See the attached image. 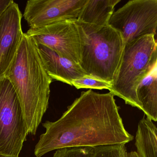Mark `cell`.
<instances>
[{
	"label": "cell",
	"instance_id": "obj_15",
	"mask_svg": "<svg viewBox=\"0 0 157 157\" xmlns=\"http://www.w3.org/2000/svg\"><path fill=\"white\" fill-rule=\"evenodd\" d=\"M72 86L76 89H90V90H108L111 89V84L104 81L91 76H84L78 79L74 80L71 82Z\"/></svg>",
	"mask_w": 157,
	"mask_h": 157
},
{
	"label": "cell",
	"instance_id": "obj_8",
	"mask_svg": "<svg viewBox=\"0 0 157 157\" xmlns=\"http://www.w3.org/2000/svg\"><path fill=\"white\" fill-rule=\"evenodd\" d=\"M87 0H29L23 16L31 28L77 20Z\"/></svg>",
	"mask_w": 157,
	"mask_h": 157
},
{
	"label": "cell",
	"instance_id": "obj_5",
	"mask_svg": "<svg viewBox=\"0 0 157 157\" xmlns=\"http://www.w3.org/2000/svg\"><path fill=\"white\" fill-rule=\"evenodd\" d=\"M28 134L16 92L3 78L0 80V153L19 157Z\"/></svg>",
	"mask_w": 157,
	"mask_h": 157
},
{
	"label": "cell",
	"instance_id": "obj_16",
	"mask_svg": "<svg viewBox=\"0 0 157 157\" xmlns=\"http://www.w3.org/2000/svg\"><path fill=\"white\" fill-rule=\"evenodd\" d=\"M94 149L91 147H76L57 150L53 157H93Z\"/></svg>",
	"mask_w": 157,
	"mask_h": 157
},
{
	"label": "cell",
	"instance_id": "obj_1",
	"mask_svg": "<svg viewBox=\"0 0 157 157\" xmlns=\"http://www.w3.org/2000/svg\"><path fill=\"white\" fill-rule=\"evenodd\" d=\"M119 110L110 92H82L58 120L43 124L46 131L36 145L35 155L65 148L128 143L134 136L125 128Z\"/></svg>",
	"mask_w": 157,
	"mask_h": 157
},
{
	"label": "cell",
	"instance_id": "obj_17",
	"mask_svg": "<svg viewBox=\"0 0 157 157\" xmlns=\"http://www.w3.org/2000/svg\"><path fill=\"white\" fill-rule=\"evenodd\" d=\"M10 1L11 0H0V15L8 7Z\"/></svg>",
	"mask_w": 157,
	"mask_h": 157
},
{
	"label": "cell",
	"instance_id": "obj_6",
	"mask_svg": "<svg viewBox=\"0 0 157 157\" xmlns=\"http://www.w3.org/2000/svg\"><path fill=\"white\" fill-rule=\"evenodd\" d=\"M109 25L121 35L125 44L148 35H156L157 0H131L114 12Z\"/></svg>",
	"mask_w": 157,
	"mask_h": 157
},
{
	"label": "cell",
	"instance_id": "obj_4",
	"mask_svg": "<svg viewBox=\"0 0 157 157\" xmlns=\"http://www.w3.org/2000/svg\"><path fill=\"white\" fill-rule=\"evenodd\" d=\"M157 65L155 36H144L127 43L116 77L109 91L114 96L124 100L126 104L142 110L136 89Z\"/></svg>",
	"mask_w": 157,
	"mask_h": 157
},
{
	"label": "cell",
	"instance_id": "obj_7",
	"mask_svg": "<svg viewBox=\"0 0 157 157\" xmlns=\"http://www.w3.org/2000/svg\"><path fill=\"white\" fill-rule=\"evenodd\" d=\"M36 45H43L75 64L79 65L81 41L76 20H66L38 28H30L25 33Z\"/></svg>",
	"mask_w": 157,
	"mask_h": 157
},
{
	"label": "cell",
	"instance_id": "obj_9",
	"mask_svg": "<svg viewBox=\"0 0 157 157\" xmlns=\"http://www.w3.org/2000/svg\"><path fill=\"white\" fill-rule=\"evenodd\" d=\"M22 16L18 4L12 0L0 15V80L5 78L21 42Z\"/></svg>",
	"mask_w": 157,
	"mask_h": 157
},
{
	"label": "cell",
	"instance_id": "obj_2",
	"mask_svg": "<svg viewBox=\"0 0 157 157\" xmlns=\"http://www.w3.org/2000/svg\"><path fill=\"white\" fill-rule=\"evenodd\" d=\"M5 78L16 92L28 132L35 135L48 108L52 79L46 70L38 47L25 33Z\"/></svg>",
	"mask_w": 157,
	"mask_h": 157
},
{
	"label": "cell",
	"instance_id": "obj_13",
	"mask_svg": "<svg viewBox=\"0 0 157 157\" xmlns=\"http://www.w3.org/2000/svg\"><path fill=\"white\" fill-rule=\"evenodd\" d=\"M157 132L152 120L144 117L140 121L135 138L139 157H157Z\"/></svg>",
	"mask_w": 157,
	"mask_h": 157
},
{
	"label": "cell",
	"instance_id": "obj_3",
	"mask_svg": "<svg viewBox=\"0 0 157 157\" xmlns=\"http://www.w3.org/2000/svg\"><path fill=\"white\" fill-rule=\"evenodd\" d=\"M76 21L80 36V67L88 76L112 85L123 57L122 36L109 25L100 27Z\"/></svg>",
	"mask_w": 157,
	"mask_h": 157
},
{
	"label": "cell",
	"instance_id": "obj_19",
	"mask_svg": "<svg viewBox=\"0 0 157 157\" xmlns=\"http://www.w3.org/2000/svg\"><path fill=\"white\" fill-rule=\"evenodd\" d=\"M0 157H14L12 156H7V155H4V154H1L0 153Z\"/></svg>",
	"mask_w": 157,
	"mask_h": 157
},
{
	"label": "cell",
	"instance_id": "obj_18",
	"mask_svg": "<svg viewBox=\"0 0 157 157\" xmlns=\"http://www.w3.org/2000/svg\"><path fill=\"white\" fill-rule=\"evenodd\" d=\"M128 157H139L138 155L137 154L136 151H130V152H128Z\"/></svg>",
	"mask_w": 157,
	"mask_h": 157
},
{
	"label": "cell",
	"instance_id": "obj_14",
	"mask_svg": "<svg viewBox=\"0 0 157 157\" xmlns=\"http://www.w3.org/2000/svg\"><path fill=\"white\" fill-rule=\"evenodd\" d=\"M93 157H128L125 144L94 147Z\"/></svg>",
	"mask_w": 157,
	"mask_h": 157
},
{
	"label": "cell",
	"instance_id": "obj_10",
	"mask_svg": "<svg viewBox=\"0 0 157 157\" xmlns=\"http://www.w3.org/2000/svg\"><path fill=\"white\" fill-rule=\"evenodd\" d=\"M46 70L52 79L72 86L71 82L87 75L78 64L59 56L43 45H37Z\"/></svg>",
	"mask_w": 157,
	"mask_h": 157
},
{
	"label": "cell",
	"instance_id": "obj_11",
	"mask_svg": "<svg viewBox=\"0 0 157 157\" xmlns=\"http://www.w3.org/2000/svg\"><path fill=\"white\" fill-rule=\"evenodd\" d=\"M121 0H87L77 21L81 23L102 27L109 25L115 7Z\"/></svg>",
	"mask_w": 157,
	"mask_h": 157
},
{
	"label": "cell",
	"instance_id": "obj_12",
	"mask_svg": "<svg viewBox=\"0 0 157 157\" xmlns=\"http://www.w3.org/2000/svg\"><path fill=\"white\" fill-rule=\"evenodd\" d=\"M138 101L147 118L157 120V65L137 86Z\"/></svg>",
	"mask_w": 157,
	"mask_h": 157
}]
</instances>
